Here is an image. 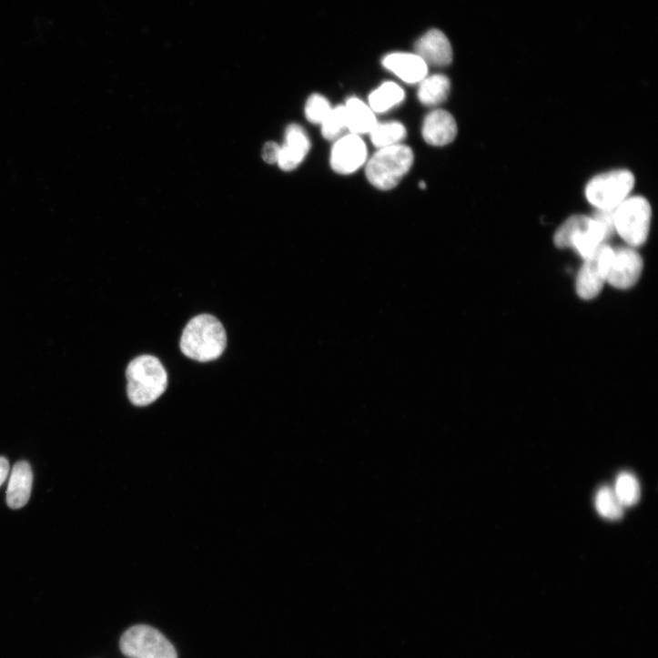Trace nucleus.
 <instances>
[{
	"instance_id": "1",
	"label": "nucleus",
	"mask_w": 658,
	"mask_h": 658,
	"mask_svg": "<svg viewBox=\"0 0 658 658\" xmlns=\"http://www.w3.org/2000/svg\"><path fill=\"white\" fill-rule=\"evenodd\" d=\"M228 335L224 325L211 315L193 318L180 339L182 353L194 360L208 362L221 357L227 349Z\"/></svg>"
},
{
	"instance_id": "2",
	"label": "nucleus",
	"mask_w": 658,
	"mask_h": 658,
	"mask_svg": "<svg viewBox=\"0 0 658 658\" xmlns=\"http://www.w3.org/2000/svg\"><path fill=\"white\" fill-rule=\"evenodd\" d=\"M127 395L139 407L155 402L167 388V373L154 356L143 355L133 359L127 369Z\"/></svg>"
},
{
	"instance_id": "3",
	"label": "nucleus",
	"mask_w": 658,
	"mask_h": 658,
	"mask_svg": "<svg viewBox=\"0 0 658 658\" xmlns=\"http://www.w3.org/2000/svg\"><path fill=\"white\" fill-rule=\"evenodd\" d=\"M610 237L593 216L573 215L554 235L558 248H572L583 259L592 256Z\"/></svg>"
},
{
	"instance_id": "4",
	"label": "nucleus",
	"mask_w": 658,
	"mask_h": 658,
	"mask_svg": "<svg viewBox=\"0 0 658 658\" xmlns=\"http://www.w3.org/2000/svg\"><path fill=\"white\" fill-rule=\"evenodd\" d=\"M413 159L411 148L405 145L380 148L367 163V178L378 189L390 190L410 171Z\"/></svg>"
},
{
	"instance_id": "5",
	"label": "nucleus",
	"mask_w": 658,
	"mask_h": 658,
	"mask_svg": "<svg viewBox=\"0 0 658 658\" xmlns=\"http://www.w3.org/2000/svg\"><path fill=\"white\" fill-rule=\"evenodd\" d=\"M652 218L649 201L642 196H629L613 211L614 230L630 247L643 246L648 238Z\"/></svg>"
},
{
	"instance_id": "6",
	"label": "nucleus",
	"mask_w": 658,
	"mask_h": 658,
	"mask_svg": "<svg viewBox=\"0 0 658 658\" xmlns=\"http://www.w3.org/2000/svg\"><path fill=\"white\" fill-rule=\"evenodd\" d=\"M634 183L631 171L611 170L593 177L587 183L585 197L597 209H614L630 196Z\"/></svg>"
},
{
	"instance_id": "7",
	"label": "nucleus",
	"mask_w": 658,
	"mask_h": 658,
	"mask_svg": "<svg viewBox=\"0 0 658 658\" xmlns=\"http://www.w3.org/2000/svg\"><path fill=\"white\" fill-rule=\"evenodd\" d=\"M120 647L130 658H177L171 643L157 629L147 625L128 629L121 638Z\"/></svg>"
},
{
	"instance_id": "8",
	"label": "nucleus",
	"mask_w": 658,
	"mask_h": 658,
	"mask_svg": "<svg viewBox=\"0 0 658 658\" xmlns=\"http://www.w3.org/2000/svg\"><path fill=\"white\" fill-rule=\"evenodd\" d=\"M612 254L613 248L603 244L584 259L576 280V290L580 298L589 300L600 294L606 283Z\"/></svg>"
},
{
	"instance_id": "9",
	"label": "nucleus",
	"mask_w": 658,
	"mask_h": 658,
	"mask_svg": "<svg viewBox=\"0 0 658 658\" xmlns=\"http://www.w3.org/2000/svg\"><path fill=\"white\" fill-rule=\"evenodd\" d=\"M643 268V259L633 248H615L606 282L615 289H628L639 280Z\"/></svg>"
},
{
	"instance_id": "10",
	"label": "nucleus",
	"mask_w": 658,
	"mask_h": 658,
	"mask_svg": "<svg viewBox=\"0 0 658 658\" xmlns=\"http://www.w3.org/2000/svg\"><path fill=\"white\" fill-rule=\"evenodd\" d=\"M367 156L364 141L358 135L350 134L339 139L333 146L330 165L335 172L349 175L364 165Z\"/></svg>"
},
{
	"instance_id": "11",
	"label": "nucleus",
	"mask_w": 658,
	"mask_h": 658,
	"mask_svg": "<svg viewBox=\"0 0 658 658\" xmlns=\"http://www.w3.org/2000/svg\"><path fill=\"white\" fill-rule=\"evenodd\" d=\"M415 55L425 64L436 67L450 66L453 61V49L449 38L439 30H430L421 36L414 46Z\"/></svg>"
},
{
	"instance_id": "12",
	"label": "nucleus",
	"mask_w": 658,
	"mask_h": 658,
	"mask_svg": "<svg viewBox=\"0 0 658 658\" xmlns=\"http://www.w3.org/2000/svg\"><path fill=\"white\" fill-rule=\"evenodd\" d=\"M421 134L427 144L443 147L455 140L458 135V125L455 117L450 112L435 110L425 117Z\"/></svg>"
},
{
	"instance_id": "13",
	"label": "nucleus",
	"mask_w": 658,
	"mask_h": 658,
	"mask_svg": "<svg viewBox=\"0 0 658 658\" xmlns=\"http://www.w3.org/2000/svg\"><path fill=\"white\" fill-rule=\"evenodd\" d=\"M310 142L305 130L291 125L286 132V143L280 148L278 165L285 171H290L299 166L308 155Z\"/></svg>"
},
{
	"instance_id": "14",
	"label": "nucleus",
	"mask_w": 658,
	"mask_h": 658,
	"mask_svg": "<svg viewBox=\"0 0 658 658\" xmlns=\"http://www.w3.org/2000/svg\"><path fill=\"white\" fill-rule=\"evenodd\" d=\"M382 65L408 84L420 83L428 73V66L415 54H391L383 58Z\"/></svg>"
},
{
	"instance_id": "15",
	"label": "nucleus",
	"mask_w": 658,
	"mask_h": 658,
	"mask_svg": "<svg viewBox=\"0 0 658 658\" xmlns=\"http://www.w3.org/2000/svg\"><path fill=\"white\" fill-rule=\"evenodd\" d=\"M34 482L32 468L26 461L18 462L13 471L8 491L7 503L13 510L24 508L29 501Z\"/></svg>"
},
{
	"instance_id": "16",
	"label": "nucleus",
	"mask_w": 658,
	"mask_h": 658,
	"mask_svg": "<svg viewBox=\"0 0 658 658\" xmlns=\"http://www.w3.org/2000/svg\"><path fill=\"white\" fill-rule=\"evenodd\" d=\"M347 127L355 135L369 134L377 125L374 112L358 98H350L346 106Z\"/></svg>"
},
{
	"instance_id": "17",
	"label": "nucleus",
	"mask_w": 658,
	"mask_h": 658,
	"mask_svg": "<svg viewBox=\"0 0 658 658\" xmlns=\"http://www.w3.org/2000/svg\"><path fill=\"white\" fill-rule=\"evenodd\" d=\"M450 89V80L446 76L434 75L420 82L418 98L424 106H435L447 100Z\"/></svg>"
},
{
	"instance_id": "18",
	"label": "nucleus",
	"mask_w": 658,
	"mask_h": 658,
	"mask_svg": "<svg viewBox=\"0 0 658 658\" xmlns=\"http://www.w3.org/2000/svg\"><path fill=\"white\" fill-rule=\"evenodd\" d=\"M404 97L403 90L397 84L387 82L370 94L369 107L373 112L384 113L402 102Z\"/></svg>"
},
{
	"instance_id": "19",
	"label": "nucleus",
	"mask_w": 658,
	"mask_h": 658,
	"mask_svg": "<svg viewBox=\"0 0 658 658\" xmlns=\"http://www.w3.org/2000/svg\"><path fill=\"white\" fill-rule=\"evenodd\" d=\"M406 135V128L399 122L377 123L369 132L372 144L380 149L400 144Z\"/></svg>"
},
{
	"instance_id": "20",
	"label": "nucleus",
	"mask_w": 658,
	"mask_h": 658,
	"mask_svg": "<svg viewBox=\"0 0 658 658\" xmlns=\"http://www.w3.org/2000/svg\"><path fill=\"white\" fill-rule=\"evenodd\" d=\"M597 512L609 521H619L623 516L624 507L610 487L601 488L595 496Z\"/></svg>"
},
{
	"instance_id": "21",
	"label": "nucleus",
	"mask_w": 658,
	"mask_h": 658,
	"mask_svg": "<svg viewBox=\"0 0 658 658\" xmlns=\"http://www.w3.org/2000/svg\"><path fill=\"white\" fill-rule=\"evenodd\" d=\"M613 491L624 508L634 506L641 497V489L637 479L628 472H623L617 477Z\"/></svg>"
},
{
	"instance_id": "22",
	"label": "nucleus",
	"mask_w": 658,
	"mask_h": 658,
	"mask_svg": "<svg viewBox=\"0 0 658 658\" xmlns=\"http://www.w3.org/2000/svg\"><path fill=\"white\" fill-rule=\"evenodd\" d=\"M347 127L346 110L344 106L332 108L321 123L322 136L328 139H335Z\"/></svg>"
},
{
	"instance_id": "23",
	"label": "nucleus",
	"mask_w": 658,
	"mask_h": 658,
	"mask_svg": "<svg viewBox=\"0 0 658 658\" xmlns=\"http://www.w3.org/2000/svg\"><path fill=\"white\" fill-rule=\"evenodd\" d=\"M331 109L327 98L320 95H312L306 105V117L312 124L321 125Z\"/></svg>"
},
{
	"instance_id": "24",
	"label": "nucleus",
	"mask_w": 658,
	"mask_h": 658,
	"mask_svg": "<svg viewBox=\"0 0 658 658\" xmlns=\"http://www.w3.org/2000/svg\"><path fill=\"white\" fill-rule=\"evenodd\" d=\"M280 147L275 142H269L266 144L263 149V158L267 163L275 164L278 163Z\"/></svg>"
},
{
	"instance_id": "25",
	"label": "nucleus",
	"mask_w": 658,
	"mask_h": 658,
	"mask_svg": "<svg viewBox=\"0 0 658 658\" xmlns=\"http://www.w3.org/2000/svg\"><path fill=\"white\" fill-rule=\"evenodd\" d=\"M9 471H10L9 461L5 458L0 457V487H2L4 485V483L6 481Z\"/></svg>"
},
{
	"instance_id": "26",
	"label": "nucleus",
	"mask_w": 658,
	"mask_h": 658,
	"mask_svg": "<svg viewBox=\"0 0 658 658\" xmlns=\"http://www.w3.org/2000/svg\"><path fill=\"white\" fill-rule=\"evenodd\" d=\"M420 187L422 188V189H425V188H426V184H425V182H423V181L420 182Z\"/></svg>"
}]
</instances>
